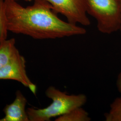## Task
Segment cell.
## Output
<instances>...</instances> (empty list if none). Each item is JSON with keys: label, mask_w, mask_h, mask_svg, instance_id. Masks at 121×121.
<instances>
[{"label": "cell", "mask_w": 121, "mask_h": 121, "mask_svg": "<svg viewBox=\"0 0 121 121\" xmlns=\"http://www.w3.org/2000/svg\"><path fill=\"white\" fill-rule=\"evenodd\" d=\"M9 31L36 39H55L84 35L81 26L62 20L45 0H34L24 7L17 1L4 0Z\"/></svg>", "instance_id": "cell-1"}, {"label": "cell", "mask_w": 121, "mask_h": 121, "mask_svg": "<svg viewBox=\"0 0 121 121\" xmlns=\"http://www.w3.org/2000/svg\"><path fill=\"white\" fill-rule=\"evenodd\" d=\"M45 95L52 99V103L44 108H27L29 121H50L52 117H60L74 108L82 107L87 100L84 94L69 95L53 86L48 87Z\"/></svg>", "instance_id": "cell-2"}, {"label": "cell", "mask_w": 121, "mask_h": 121, "mask_svg": "<svg viewBox=\"0 0 121 121\" xmlns=\"http://www.w3.org/2000/svg\"><path fill=\"white\" fill-rule=\"evenodd\" d=\"M83 0L86 12L95 19L98 30L100 32L109 34L120 30V0Z\"/></svg>", "instance_id": "cell-3"}, {"label": "cell", "mask_w": 121, "mask_h": 121, "mask_svg": "<svg viewBox=\"0 0 121 121\" xmlns=\"http://www.w3.org/2000/svg\"><path fill=\"white\" fill-rule=\"evenodd\" d=\"M26 63L25 58L17 49L9 61L0 69V80L17 81L35 95L37 86L27 75Z\"/></svg>", "instance_id": "cell-4"}, {"label": "cell", "mask_w": 121, "mask_h": 121, "mask_svg": "<svg viewBox=\"0 0 121 121\" xmlns=\"http://www.w3.org/2000/svg\"><path fill=\"white\" fill-rule=\"evenodd\" d=\"M51 5L56 13H60L67 21L77 25L87 26L91 24L86 15L83 0H45Z\"/></svg>", "instance_id": "cell-5"}, {"label": "cell", "mask_w": 121, "mask_h": 121, "mask_svg": "<svg viewBox=\"0 0 121 121\" xmlns=\"http://www.w3.org/2000/svg\"><path fill=\"white\" fill-rule=\"evenodd\" d=\"M27 99L22 92L17 90L13 102L3 108L4 116L0 121H29L26 109Z\"/></svg>", "instance_id": "cell-6"}, {"label": "cell", "mask_w": 121, "mask_h": 121, "mask_svg": "<svg viewBox=\"0 0 121 121\" xmlns=\"http://www.w3.org/2000/svg\"><path fill=\"white\" fill-rule=\"evenodd\" d=\"M17 49L14 38L6 39L0 43V69L9 61Z\"/></svg>", "instance_id": "cell-7"}, {"label": "cell", "mask_w": 121, "mask_h": 121, "mask_svg": "<svg viewBox=\"0 0 121 121\" xmlns=\"http://www.w3.org/2000/svg\"><path fill=\"white\" fill-rule=\"evenodd\" d=\"M88 113L82 107L74 108L69 112L57 117L56 121H90Z\"/></svg>", "instance_id": "cell-8"}, {"label": "cell", "mask_w": 121, "mask_h": 121, "mask_svg": "<svg viewBox=\"0 0 121 121\" xmlns=\"http://www.w3.org/2000/svg\"><path fill=\"white\" fill-rule=\"evenodd\" d=\"M104 117L106 121H121V96L113 101L109 112L105 113Z\"/></svg>", "instance_id": "cell-9"}, {"label": "cell", "mask_w": 121, "mask_h": 121, "mask_svg": "<svg viewBox=\"0 0 121 121\" xmlns=\"http://www.w3.org/2000/svg\"><path fill=\"white\" fill-rule=\"evenodd\" d=\"M7 17L4 0H0V43L7 38Z\"/></svg>", "instance_id": "cell-10"}, {"label": "cell", "mask_w": 121, "mask_h": 121, "mask_svg": "<svg viewBox=\"0 0 121 121\" xmlns=\"http://www.w3.org/2000/svg\"><path fill=\"white\" fill-rule=\"evenodd\" d=\"M117 86L118 91L121 93V72L119 73L117 80Z\"/></svg>", "instance_id": "cell-11"}, {"label": "cell", "mask_w": 121, "mask_h": 121, "mask_svg": "<svg viewBox=\"0 0 121 121\" xmlns=\"http://www.w3.org/2000/svg\"><path fill=\"white\" fill-rule=\"evenodd\" d=\"M120 5H121V0H120ZM120 30L121 33V26H120V30Z\"/></svg>", "instance_id": "cell-12"}, {"label": "cell", "mask_w": 121, "mask_h": 121, "mask_svg": "<svg viewBox=\"0 0 121 121\" xmlns=\"http://www.w3.org/2000/svg\"><path fill=\"white\" fill-rule=\"evenodd\" d=\"M14 0V1H17V0ZM25 0V1H30L31 0Z\"/></svg>", "instance_id": "cell-13"}]
</instances>
